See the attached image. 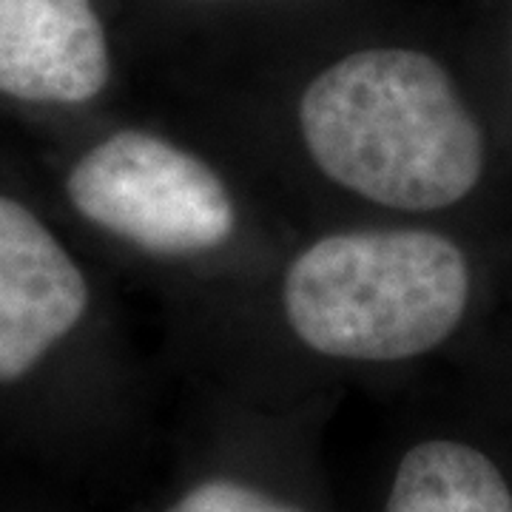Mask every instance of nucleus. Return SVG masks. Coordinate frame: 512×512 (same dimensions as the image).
<instances>
[{
	"label": "nucleus",
	"instance_id": "nucleus-1",
	"mask_svg": "<svg viewBox=\"0 0 512 512\" xmlns=\"http://www.w3.org/2000/svg\"><path fill=\"white\" fill-rule=\"evenodd\" d=\"M299 137L322 177L390 211H447L487 174V134L439 57L407 46L350 52L311 77Z\"/></svg>",
	"mask_w": 512,
	"mask_h": 512
},
{
	"label": "nucleus",
	"instance_id": "nucleus-2",
	"mask_svg": "<svg viewBox=\"0 0 512 512\" xmlns=\"http://www.w3.org/2000/svg\"><path fill=\"white\" fill-rule=\"evenodd\" d=\"M476 271L430 228H362L316 239L282 279V311L313 353L390 365L450 342L473 308Z\"/></svg>",
	"mask_w": 512,
	"mask_h": 512
},
{
	"label": "nucleus",
	"instance_id": "nucleus-3",
	"mask_svg": "<svg viewBox=\"0 0 512 512\" xmlns=\"http://www.w3.org/2000/svg\"><path fill=\"white\" fill-rule=\"evenodd\" d=\"M66 194L83 220L151 256L208 254L237 231V205L220 174L143 128L89 148L69 171Z\"/></svg>",
	"mask_w": 512,
	"mask_h": 512
},
{
	"label": "nucleus",
	"instance_id": "nucleus-4",
	"mask_svg": "<svg viewBox=\"0 0 512 512\" xmlns=\"http://www.w3.org/2000/svg\"><path fill=\"white\" fill-rule=\"evenodd\" d=\"M89 311V282L32 208L0 194V384L18 382Z\"/></svg>",
	"mask_w": 512,
	"mask_h": 512
},
{
	"label": "nucleus",
	"instance_id": "nucleus-5",
	"mask_svg": "<svg viewBox=\"0 0 512 512\" xmlns=\"http://www.w3.org/2000/svg\"><path fill=\"white\" fill-rule=\"evenodd\" d=\"M109 77V37L92 0H0V94L80 106Z\"/></svg>",
	"mask_w": 512,
	"mask_h": 512
},
{
	"label": "nucleus",
	"instance_id": "nucleus-6",
	"mask_svg": "<svg viewBox=\"0 0 512 512\" xmlns=\"http://www.w3.org/2000/svg\"><path fill=\"white\" fill-rule=\"evenodd\" d=\"M384 512H512V490L478 447L430 439L404 453Z\"/></svg>",
	"mask_w": 512,
	"mask_h": 512
},
{
	"label": "nucleus",
	"instance_id": "nucleus-7",
	"mask_svg": "<svg viewBox=\"0 0 512 512\" xmlns=\"http://www.w3.org/2000/svg\"><path fill=\"white\" fill-rule=\"evenodd\" d=\"M165 512H302L274 495L259 493L256 487L239 484L231 478L202 481L194 490L171 504Z\"/></svg>",
	"mask_w": 512,
	"mask_h": 512
}]
</instances>
